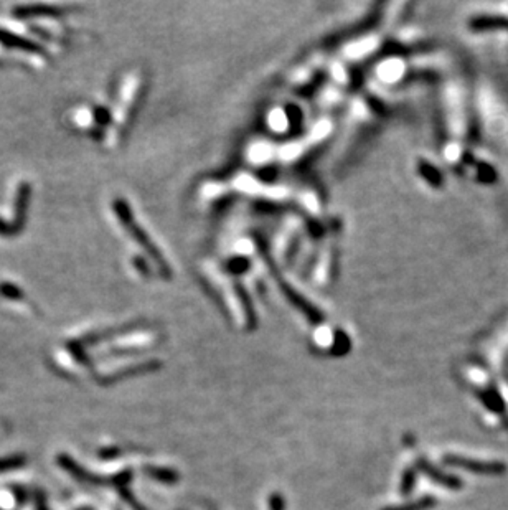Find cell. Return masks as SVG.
<instances>
[{"label":"cell","mask_w":508,"mask_h":510,"mask_svg":"<svg viewBox=\"0 0 508 510\" xmlns=\"http://www.w3.org/2000/svg\"><path fill=\"white\" fill-rule=\"evenodd\" d=\"M203 271H205L206 278L213 283V286L220 289L221 297L225 299L226 306L230 304L231 312H233L234 316H238V319L246 320L248 311H246V307H244V302L241 297H239L238 289L233 284V281H231L230 276H226L223 271L218 268V264L216 263H206L205 266H203Z\"/></svg>","instance_id":"1"},{"label":"cell","mask_w":508,"mask_h":510,"mask_svg":"<svg viewBox=\"0 0 508 510\" xmlns=\"http://www.w3.org/2000/svg\"><path fill=\"white\" fill-rule=\"evenodd\" d=\"M139 90V76L137 75H131L129 78H126L124 81V88L121 90V94H119L118 104H115L114 114H113V127L106 132V142L108 144H114L118 141V134L119 129L124 122H126V118L129 114V109H131V104L134 103V96L137 94Z\"/></svg>","instance_id":"2"},{"label":"cell","mask_w":508,"mask_h":510,"mask_svg":"<svg viewBox=\"0 0 508 510\" xmlns=\"http://www.w3.org/2000/svg\"><path fill=\"white\" fill-rule=\"evenodd\" d=\"M429 500H419V502L416 504H411V505H404V507H391V509H386V510H423L428 507Z\"/></svg>","instance_id":"4"},{"label":"cell","mask_w":508,"mask_h":510,"mask_svg":"<svg viewBox=\"0 0 508 510\" xmlns=\"http://www.w3.org/2000/svg\"><path fill=\"white\" fill-rule=\"evenodd\" d=\"M149 472L152 474V477H155V479L159 481H164V482H172L177 479L172 472H167V471H160V469H149Z\"/></svg>","instance_id":"3"}]
</instances>
